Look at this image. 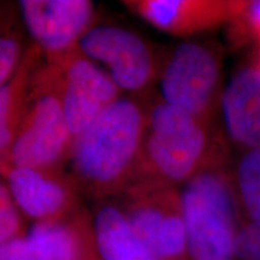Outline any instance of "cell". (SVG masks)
<instances>
[{
	"label": "cell",
	"instance_id": "1",
	"mask_svg": "<svg viewBox=\"0 0 260 260\" xmlns=\"http://www.w3.org/2000/svg\"><path fill=\"white\" fill-rule=\"evenodd\" d=\"M146 105L121 96L73 141L70 177L81 194L116 198L139 180Z\"/></svg>",
	"mask_w": 260,
	"mask_h": 260
},
{
	"label": "cell",
	"instance_id": "2",
	"mask_svg": "<svg viewBox=\"0 0 260 260\" xmlns=\"http://www.w3.org/2000/svg\"><path fill=\"white\" fill-rule=\"evenodd\" d=\"M220 165H228L226 147L214 125L205 124L162 100L146 105L138 181L151 178L180 187L200 172Z\"/></svg>",
	"mask_w": 260,
	"mask_h": 260
},
{
	"label": "cell",
	"instance_id": "3",
	"mask_svg": "<svg viewBox=\"0 0 260 260\" xmlns=\"http://www.w3.org/2000/svg\"><path fill=\"white\" fill-rule=\"evenodd\" d=\"M188 260H236L242 213L228 165L207 169L181 188Z\"/></svg>",
	"mask_w": 260,
	"mask_h": 260
},
{
	"label": "cell",
	"instance_id": "4",
	"mask_svg": "<svg viewBox=\"0 0 260 260\" xmlns=\"http://www.w3.org/2000/svg\"><path fill=\"white\" fill-rule=\"evenodd\" d=\"M73 141L53 74L47 61L41 60L29 80L23 111L2 171L61 169L69 160Z\"/></svg>",
	"mask_w": 260,
	"mask_h": 260
},
{
	"label": "cell",
	"instance_id": "5",
	"mask_svg": "<svg viewBox=\"0 0 260 260\" xmlns=\"http://www.w3.org/2000/svg\"><path fill=\"white\" fill-rule=\"evenodd\" d=\"M222 53L212 45L187 40L164 57L159 74L161 100L205 124L220 109Z\"/></svg>",
	"mask_w": 260,
	"mask_h": 260
},
{
	"label": "cell",
	"instance_id": "6",
	"mask_svg": "<svg viewBox=\"0 0 260 260\" xmlns=\"http://www.w3.org/2000/svg\"><path fill=\"white\" fill-rule=\"evenodd\" d=\"M133 232L157 260H188L181 188L145 178L116 197Z\"/></svg>",
	"mask_w": 260,
	"mask_h": 260
},
{
	"label": "cell",
	"instance_id": "7",
	"mask_svg": "<svg viewBox=\"0 0 260 260\" xmlns=\"http://www.w3.org/2000/svg\"><path fill=\"white\" fill-rule=\"evenodd\" d=\"M90 60L99 61L123 92L140 98L157 82L164 57L159 58L144 38L128 29L111 24H95L79 42Z\"/></svg>",
	"mask_w": 260,
	"mask_h": 260
},
{
	"label": "cell",
	"instance_id": "8",
	"mask_svg": "<svg viewBox=\"0 0 260 260\" xmlns=\"http://www.w3.org/2000/svg\"><path fill=\"white\" fill-rule=\"evenodd\" d=\"M46 61L74 139L121 98V90L111 77L84 56L79 46L61 56L46 58Z\"/></svg>",
	"mask_w": 260,
	"mask_h": 260
},
{
	"label": "cell",
	"instance_id": "9",
	"mask_svg": "<svg viewBox=\"0 0 260 260\" xmlns=\"http://www.w3.org/2000/svg\"><path fill=\"white\" fill-rule=\"evenodd\" d=\"M18 4L34 45L47 59L79 46L95 25V9L89 0H22Z\"/></svg>",
	"mask_w": 260,
	"mask_h": 260
},
{
	"label": "cell",
	"instance_id": "10",
	"mask_svg": "<svg viewBox=\"0 0 260 260\" xmlns=\"http://www.w3.org/2000/svg\"><path fill=\"white\" fill-rule=\"evenodd\" d=\"M2 172L19 211L29 218L47 222L77 212L81 193L63 169L9 168Z\"/></svg>",
	"mask_w": 260,
	"mask_h": 260
},
{
	"label": "cell",
	"instance_id": "11",
	"mask_svg": "<svg viewBox=\"0 0 260 260\" xmlns=\"http://www.w3.org/2000/svg\"><path fill=\"white\" fill-rule=\"evenodd\" d=\"M122 3L152 27L177 38H189L229 24L242 5V2L219 0H130Z\"/></svg>",
	"mask_w": 260,
	"mask_h": 260
},
{
	"label": "cell",
	"instance_id": "12",
	"mask_svg": "<svg viewBox=\"0 0 260 260\" xmlns=\"http://www.w3.org/2000/svg\"><path fill=\"white\" fill-rule=\"evenodd\" d=\"M220 111L228 139L243 151L260 148V69L255 64L236 71L224 88Z\"/></svg>",
	"mask_w": 260,
	"mask_h": 260
},
{
	"label": "cell",
	"instance_id": "13",
	"mask_svg": "<svg viewBox=\"0 0 260 260\" xmlns=\"http://www.w3.org/2000/svg\"><path fill=\"white\" fill-rule=\"evenodd\" d=\"M34 260H90L92 224L76 212L64 219L35 222L27 235Z\"/></svg>",
	"mask_w": 260,
	"mask_h": 260
},
{
	"label": "cell",
	"instance_id": "14",
	"mask_svg": "<svg viewBox=\"0 0 260 260\" xmlns=\"http://www.w3.org/2000/svg\"><path fill=\"white\" fill-rule=\"evenodd\" d=\"M92 232L100 260H157L115 203L103 201L96 207Z\"/></svg>",
	"mask_w": 260,
	"mask_h": 260
},
{
	"label": "cell",
	"instance_id": "15",
	"mask_svg": "<svg viewBox=\"0 0 260 260\" xmlns=\"http://www.w3.org/2000/svg\"><path fill=\"white\" fill-rule=\"evenodd\" d=\"M44 56L37 45L32 44L24 52L23 59L11 80L0 88V157L2 161L9 153L19 118L27 98L29 80L35 67Z\"/></svg>",
	"mask_w": 260,
	"mask_h": 260
},
{
	"label": "cell",
	"instance_id": "16",
	"mask_svg": "<svg viewBox=\"0 0 260 260\" xmlns=\"http://www.w3.org/2000/svg\"><path fill=\"white\" fill-rule=\"evenodd\" d=\"M230 175L242 217L260 219V148L241 152Z\"/></svg>",
	"mask_w": 260,
	"mask_h": 260
},
{
	"label": "cell",
	"instance_id": "17",
	"mask_svg": "<svg viewBox=\"0 0 260 260\" xmlns=\"http://www.w3.org/2000/svg\"><path fill=\"white\" fill-rule=\"evenodd\" d=\"M2 16V37H0V84L4 86L17 71L23 59L22 35L14 19L9 14Z\"/></svg>",
	"mask_w": 260,
	"mask_h": 260
},
{
	"label": "cell",
	"instance_id": "18",
	"mask_svg": "<svg viewBox=\"0 0 260 260\" xmlns=\"http://www.w3.org/2000/svg\"><path fill=\"white\" fill-rule=\"evenodd\" d=\"M22 236L19 209L5 181L0 186V241L2 243Z\"/></svg>",
	"mask_w": 260,
	"mask_h": 260
},
{
	"label": "cell",
	"instance_id": "19",
	"mask_svg": "<svg viewBox=\"0 0 260 260\" xmlns=\"http://www.w3.org/2000/svg\"><path fill=\"white\" fill-rule=\"evenodd\" d=\"M236 41L253 37L260 46V0L242 2L239 12L229 23Z\"/></svg>",
	"mask_w": 260,
	"mask_h": 260
},
{
	"label": "cell",
	"instance_id": "20",
	"mask_svg": "<svg viewBox=\"0 0 260 260\" xmlns=\"http://www.w3.org/2000/svg\"><path fill=\"white\" fill-rule=\"evenodd\" d=\"M236 260H260V219L245 222L235 243Z\"/></svg>",
	"mask_w": 260,
	"mask_h": 260
},
{
	"label": "cell",
	"instance_id": "21",
	"mask_svg": "<svg viewBox=\"0 0 260 260\" xmlns=\"http://www.w3.org/2000/svg\"><path fill=\"white\" fill-rule=\"evenodd\" d=\"M0 260H34L27 236H18L2 243Z\"/></svg>",
	"mask_w": 260,
	"mask_h": 260
},
{
	"label": "cell",
	"instance_id": "22",
	"mask_svg": "<svg viewBox=\"0 0 260 260\" xmlns=\"http://www.w3.org/2000/svg\"><path fill=\"white\" fill-rule=\"evenodd\" d=\"M255 65H256V67H258L259 69H260V52H259V57H258V59H256V63H255Z\"/></svg>",
	"mask_w": 260,
	"mask_h": 260
}]
</instances>
